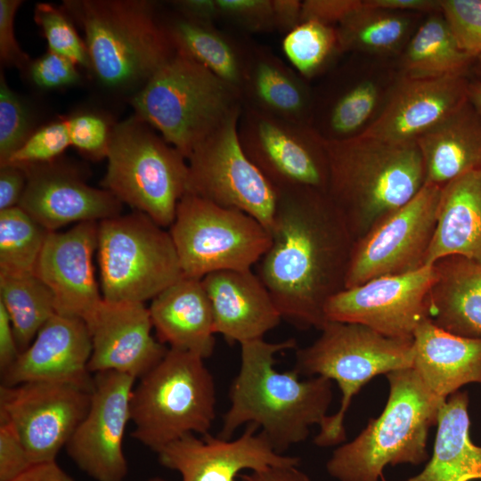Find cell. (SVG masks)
<instances>
[{
    "instance_id": "obj_50",
    "label": "cell",
    "mask_w": 481,
    "mask_h": 481,
    "mask_svg": "<svg viewBox=\"0 0 481 481\" xmlns=\"http://www.w3.org/2000/svg\"><path fill=\"white\" fill-rule=\"evenodd\" d=\"M171 4L178 16L192 21L214 24L220 20L216 0H177Z\"/></svg>"
},
{
    "instance_id": "obj_24",
    "label": "cell",
    "mask_w": 481,
    "mask_h": 481,
    "mask_svg": "<svg viewBox=\"0 0 481 481\" xmlns=\"http://www.w3.org/2000/svg\"><path fill=\"white\" fill-rule=\"evenodd\" d=\"M201 282L211 303L215 333L230 343L263 338L281 320L268 289L251 269L214 272Z\"/></svg>"
},
{
    "instance_id": "obj_7",
    "label": "cell",
    "mask_w": 481,
    "mask_h": 481,
    "mask_svg": "<svg viewBox=\"0 0 481 481\" xmlns=\"http://www.w3.org/2000/svg\"><path fill=\"white\" fill-rule=\"evenodd\" d=\"M134 387L132 436L158 452L190 434L208 435L216 417V389L204 359L168 348Z\"/></svg>"
},
{
    "instance_id": "obj_44",
    "label": "cell",
    "mask_w": 481,
    "mask_h": 481,
    "mask_svg": "<svg viewBox=\"0 0 481 481\" xmlns=\"http://www.w3.org/2000/svg\"><path fill=\"white\" fill-rule=\"evenodd\" d=\"M220 19L252 33L275 30L273 0H216Z\"/></svg>"
},
{
    "instance_id": "obj_28",
    "label": "cell",
    "mask_w": 481,
    "mask_h": 481,
    "mask_svg": "<svg viewBox=\"0 0 481 481\" xmlns=\"http://www.w3.org/2000/svg\"><path fill=\"white\" fill-rule=\"evenodd\" d=\"M451 256L481 262V168L441 187L426 265Z\"/></svg>"
},
{
    "instance_id": "obj_40",
    "label": "cell",
    "mask_w": 481,
    "mask_h": 481,
    "mask_svg": "<svg viewBox=\"0 0 481 481\" xmlns=\"http://www.w3.org/2000/svg\"><path fill=\"white\" fill-rule=\"evenodd\" d=\"M29 110L0 76V164L5 163L33 133Z\"/></svg>"
},
{
    "instance_id": "obj_3",
    "label": "cell",
    "mask_w": 481,
    "mask_h": 481,
    "mask_svg": "<svg viewBox=\"0 0 481 481\" xmlns=\"http://www.w3.org/2000/svg\"><path fill=\"white\" fill-rule=\"evenodd\" d=\"M324 145L329 171L326 194L355 241L409 202L425 184L416 142L390 143L356 135L324 139Z\"/></svg>"
},
{
    "instance_id": "obj_13",
    "label": "cell",
    "mask_w": 481,
    "mask_h": 481,
    "mask_svg": "<svg viewBox=\"0 0 481 481\" xmlns=\"http://www.w3.org/2000/svg\"><path fill=\"white\" fill-rule=\"evenodd\" d=\"M238 135L244 152L275 192L312 189L326 193L324 139L310 124L243 106Z\"/></svg>"
},
{
    "instance_id": "obj_32",
    "label": "cell",
    "mask_w": 481,
    "mask_h": 481,
    "mask_svg": "<svg viewBox=\"0 0 481 481\" xmlns=\"http://www.w3.org/2000/svg\"><path fill=\"white\" fill-rule=\"evenodd\" d=\"M167 27L176 52L200 63L240 94L250 45L214 24L195 22L178 15L167 21Z\"/></svg>"
},
{
    "instance_id": "obj_27",
    "label": "cell",
    "mask_w": 481,
    "mask_h": 481,
    "mask_svg": "<svg viewBox=\"0 0 481 481\" xmlns=\"http://www.w3.org/2000/svg\"><path fill=\"white\" fill-rule=\"evenodd\" d=\"M240 95L245 107L310 124L314 98L305 78L266 47L250 45Z\"/></svg>"
},
{
    "instance_id": "obj_20",
    "label": "cell",
    "mask_w": 481,
    "mask_h": 481,
    "mask_svg": "<svg viewBox=\"0 0 481 481\" xmlns=\"http://www.w3.org/2000/svg\"><path fill=\"white\" fill-rule=\"evenodd\" d=\"M97 241L98 222L48 232L35 273L52 291L56 313L86 322L102 301L94 267Z\"/></svg>"
},
{
    "instance_id": "obj_45",
    "label": "cell",
    "mask_w": 481,
    "mask_h": 481,
    "mask_svg": "<svg viewBox=\"0 0 481 481\" xmlns=\"http://www.w3.org/2000/svg\"><path fill=\"white\" fill-rule=\"evenodd\" d=\"M28 69L31 81L45 90L69 86L79 80L77 65L50 51L31 61Z\"/></svg>"
},
{
    "instance_id": "obj_11",
    "label": "cell",
    "mask_w": 481,
    "mask_h": 481,
    "mask_svg": "<svg viewBox=\"0 0 481 481\" xmlns=\"http://www.w3.org/2000/svg\"><path fill=\"white\" fill-rule=\"evenodd\" d=\"M183 275L202 279L222 270L251 269L269 249V231L256 218L186 192L169 227Z\"/></svg>"
},
{
    "instance_id": "obj_38",
    "label": "cell",
    "mask_w": 481,
    "mask_h": 481,
    "mask_svg": "<svg viewBox=\"0 0 481 481\" xmlns=\"http://www.w3.org/2000/svg\"><path fill=\"white\" fill-rule=\"evenodd\" d=\"M379 98V89L373 81L361 80L346 87L330 100L316 132L326 140L358 135L374 112Z\"/></svg>"
},
{
    "instance_id": "obj_31",
    "label": "cell",
    "mask_w": 481,
    "mask_h": 481,
    "mask_svg": "<svg viewBox=\"0 0 481 481\" xmlns=\"http://www.w3.org/2000/svg\"><path fill=\"white\" fill-rule=\"evenodd\" d=\"M468 408L465 392L457 391L445 400L439 410L430 460L421 472L404 481L481 480V446L471 441Z\"/></svg>"
},
{
    "instance_id": "obj_54",
    "label": "cell",
    "mask_w": 481,
    "mask_h": 481,
    "mask_svg": "<svg viewBox=\"0 0 481 481\" xmlns=\"http://www.w3.org/2000/svg\"><path fill=\"white\" fill-rule=\"evenodd\" d=\"M302 1L273 0L275 29L285 35L301 23Z\"/></svg>"
},
{
    "instance_id": "obj_57",
    "label": "cell",
    "mask_w": 481,
    "mask_h": 481,
    "mask_svg": "<svg viewBox=\"0 0 481 481\" xmlns=\"http://www.w3.org/2000/svg\"><path fill=\"white\" fill-rule=\"evenodd\" d=\"M146 481H167V480L159 477H154L149 478Z\"/></svg>"
},
{
    "instance_id": "obj_23",
    "label": "cell",
    "mask_w": 481,
    "mask_h": 481,
    "mask_svg": "<svg viewBox=\"0 0 481 481\" xmlns=\"http://www.w3.org/2000/svg\"><path fill=\"white\" fill-rule=\"evenodd\" d=\"M91 354L92 339L86 322L56 313L2 372L1 385L55 381L93 388L94 377L88 370Z\"/></svg>"
},
{
    "instance_id": "obj_9",
    "label": "cell",
    "mask_w": 481,
    "mask_h": 481,
    "mask_svg": "<svg viewBox=\"0 0 481 481\" xmlns=\"http://www.w3.org/2000/svg\"><path fill=\"white\" fill-rule=\"evenodd\" d=\"M106 159L103 189L159 226L170 227L188 192L186 158L135 115L113 126Z\"/></svg>"
},
{
    "instance_id": "obj_30",
    "label": "cell",
    "mask_w": 481,
    "mask_h": 481,
    "mask_svg": "<svg viewBox=\"0 0 481 481\" xmlns=\"http://www.w3.org/2000/svg\"><path fill=\"white\" fill-rule=\"evenodd\" d=\"M433 266L428 318L452 334L481 338V262L451 256Z\"/></svg>"
},
{
    "instance_id": "obj_8",
    "label": "cell",
    "mask_w": 481,
    "mask_h": 481,
    "mask_svg": "<svg viewBox=\"0 0 481 481\" xmlns=\"http://www.w3.org/2000/svg\"><path fill=\"white\" fill-rule=\"evenodd\" d=\"M319 338L296 354L299 375L335 380L342 397L338 412L320 425L314 444L320 447L346 440L344 420L353 397L380 374L412 368V339L386 337L356 323L327 322Z\"/></svg>"
},
{
    "instance_id": "obj_33",
    "label": "cell",
    "mask_w": 481,
    "mask_h": 481,
    "mask_svg": "<svg viewBox=\"0 0 481 481\" xmlns=\"http://www.w3.org/2000/svg\"><path fill=\"white\" fill-rule=\"evenodd\" d=\"M477 59L462 52L440 15H431L410 40L402 60L403 76L439 78L466 75Z\"/></svg>"
},
{
    "instance_id": "obj_47",
    "label": "cell",
    "mask_w": 481,
    "mask_h": 481,
    "mask_svg": "<svg viewBox=\"0 0 481 481\" xmlns=\"http://www.w3.org/2000/svg\"><path fill=\"white\" fill-rule=\"evenodd\" d=\"M21 3L20 0H0V58L7 66L26 69L31 61L16 41L13 25Z\"/></svg>"
},
{
    "instance_id": "obj_58",
    "label": "cell",
    "mask_w": 481,
    "mask_h": 481,
    "mask_svg": "<svg viewBox=\"0 0 481 481\" xmlns=\"http://www.w3.org/2000/svg\"><path fill=\"white\" fill-rule=\"evenodd\" d=\"M477 59H479L480 60V71H481V56L477 58Z\"/></svg>"
},
{
    "instance_id": "obj_48",
    "label": "cell",
    "mask_w": 481,
    "mask_h": 481,
    "mask_svg": "<svg viewBox=\"0 0 481 481\" xmlns=\"http://www.w3.org/2000/svg\"><path fill=\"white\" fill-rule=\"evenodd\" d=\"M363 5V0H305L302 1L301 22L315 20L338 26Z\"/></svg>"
},
{
    "instance_id": "obj_35",
    "label": "cell",
    "mask_w": 481,
    "mask_h": 481,
    "mask_svg": "<svg viewBox=\"0 0 481 481\" xmlns=\"http://www.w3.org/2000/svg\"><path fill=\"white\" fill-rule=\"evenodd\" d=\"M410 27L403 12L363 5L338 27L342 52L387 53L395 49Z\"/></svg>"
},
{
    "instance_id": "obj_51",
    "label": "cell",
    "mask_w": 481,
    "mask_h": 481,
    "mask_svg": "<svg viewBox=\"0 0 481 481\" xmlns=\"http://www.w3.org/2000/svg\"><path fill=\"white\" fill-rule=\"evenodd\" d=\"M11 319L4 306L0 303V369L7 370L20 355Z\"/></svg>"
},
{
    "instance_id": "obj_10",
    "label": "cell",
    "mask_w": 481,
    "mask_h": 481,
    "mask_svg": "<svg viewBox=\"0 0 481 481\" xmlns=\"http://www.w3.org/2000/svg\"><path fill=\"white\" fill-rule=\"evenodd\" d=\"M96 251L108 301L144 303L183 276L169 232L137 211L100 221Z\"/></svg>"
},
{
    "instance_id": "obj_26",
    "label": "cell",
    "mask_w": 481,
    "mask_h": 481,
    "mask_svg": "<svg viewBox=\"0 0 481 481\" xmlns=\"http://www.w3.org/2000/svg\"><path fill=\"white\" fill-rule=\"evenodd\" d=\"M149 311L159 340L168 348L203 359L212 355L214 317L201 279L181 277L151 300Z\"/></svg>"
},
{
    "instance_id": "obj_29",
    "label": "cell",
    "mask_w": 481,
    "mask_h": 481,
    "mask_svg": "<svg viewBox=\"0 0 481 481\" xmlns=\"http://www.w3.org/2000/svg\"><path fill=\"white\" fill-rule=\"evenodd\" d=\"M416 143L424 164L425 184L443 186L481 168V118L469 99Z\"/></svg>"
},
{
    "instance_id": "obj_16",
    "label": "cell",
    "mask_w": 481,
    "mask_h": 481,
    "mask_svg": "<svg viewBox=\"0 0 481 481\" xmlns=\"http://www.w3.org/2000/svg\"><path fill=\"white\" fill-rule=\"evenodd\" d=\"M435 278L434 266L425 265L344 289L327 302L326 321L361 324L386 337L412 339L417 327L428 319Z\"/></svg>"
},
{
    "instance_id": "obj_19",
    "label": "cell",
    "mask_w": 481,
    "mask_h": 481,
    "mask_svg": "<svg viewBox=\"0 0 481 481\" xmlns=\"http://www.w3.org/2000/svg\"><path fill=\"white\" fill-rule=\"evenodd\" d=\"M86 323L92 339L91 373L113 371L141 379L168 349L153 338L144 303L102 299Z\"/></svg>"
},
{
    "instance_id": "obj_41",
    "label": "cell",
    "mask_w": 481,
    "mask_h": 481,
    "mask_svg": "<svg viewBox=\"0 0 481 481\" xmlns=\"http://www.w3.org/2000/svg\"><path fill=\"white\" fill-rule=\"evenodd\" d=\"M70 145L66 118L61 119L34 131L4 164L29 166L53 162Z\"/></svg>"
},
{
    "instance_id": "obj_52",
    "label": "cell",
    "mask_w": 481,
    "mask_h": 481,
    "mask_svg": "<svg viewBox=\"0 0 481 481\" xmlns=\"http://www.w3.org/2000/svg\"><path fill=\"white\" fill-rule=\"evenodd\" d=\"M298 465L271 466L240 475L239 481H311Z\"/></svg>"
},
{
    "instance_id": "obj_42",
    "label": "cell",
    "mask_w": 481,
    "mask_h": 481,
    "mask_svg": "<svg viewBox=\"0 0 481 481\" xmlns=\"http://www.w3.org/2000/svg\"><path fill=\"white\" fill-rule=\"evenodd\" d=\"M441 12L460 49L481 56V0H441Z\"/></svg>"
},
{
    "instance_id": "obj_25",
    "label": "cell",
    "mask_w": 481,
    "mask_h": 481,
    "mask_svg": "<svg viewBox=\"0 0 481 481\" xmlns=\"http://www.w3.org/2000/svg\"><path fill=\"white\" fill-rule=\"evenodd\" d=\"M412 345V369L442 400L466 384L481 383V338L452 334L426 319L415 330Z\"/></svg>"
},
{
    "instance_id": "obj_2",
    "label": "cell",
    "mask_w": 481,
    "mask_h": 481,
    "mask_svg": "<svg viewBox=\"0 0 481 481\" xmlns=\"http://www.w3.org/2000/svg\"><path fill=\"white\" fill-rule=\"evenodd\" d=\"M296 346V340L271 343L263 338L240 344V366L231 390V405L223 418L220 438L231 439L243 424H254L281 453L305 441L314 425L328 416L331 380L316 376L306 380L293 369L274 368V355Z\"/></svg>"
},
{
    "instance_id": "obj_15",
    "label": "cell",
    "mask_w": 481,
    "mask_h": 481,
    "mask_svg": "<svg viewBox=\"0 0 481 481\" xmlns=\"http://www.w3.org/2000/svg\"><path fill=\"white\" fill-rule=\"evenodd\" d=\"M93 388L55 381L0 386V421L15 431L34 465L53 461L86 416Z\"/></svg>"
},
{
    "instance_id": "obj_34",
    "label": "cell",
    "mask_w": 481,
    "mask_h": 481,
    "mask_svg": "<svg viewBox=\"0 0 481 481\" xmlns=\"http://www.w3.org/2000/svg\"><path fill=\"white\" fill-rule=\"evenodd\" d=\"M0 303L9 314L20 353L56 314L52 291L33 273H0Z\"/></svg>"
},
{
    "instance_id": "obj_6",
    "label": "cell",
    "mask_w": 481,
    "mask_h": 481,
    "mask_svg": "<svg viewBox=\"0 0 481 481\" xmlns=\"http://www.w3.org/2000/svg\"><path fill=\"white\" fill-rule=\"evenodd\" d=\"M135 115L186 159L232 116L242 111L240 92L189 56L175 52L136 91Z\"/></svg>"
},
{
    "instance_id": "obj_37",
    "label": "cell",
    "mask_w": 481,
    "mask_h": 481,
    "mask_svg": "<svg viewBox=\"0 0 481 481\" xmlns=\"http://www.w3.org/2000/svg\"><path fill=\"white\" fill-rule=\"evenodd\" d=\"M284 55L305 79L323 71L342 53L337 27L306 20L287 33L281 43Z\"/></svg>"
},
{
    "instance_id": "obj_55",
    "label": "cell",
    "mask_w": 481,
    "mask_h": 481,
    "mask_svg": "<svg viewBox=\"0 0 481 481\" xmlns=\"http://www.w3.org/2000/svg\"><path fill=\"white\" fill-rule=\"evenodd\" d=\"M12 481H76L67 474L56 461L33 465Z\"/></svg>"
},
{
    "instance_id": "obj_43",
    "label": "cell",
    "mask_w": 481,
    "mask_h": 481,
    "mask_svg": "<svg viewBox=\"0 0 481 481\" xmlns=\"http://www.w3.org/2000/svg\"><path fill=\"white\" fill-rule=\"evenodd\" d=\"M70 144L92 159L107 157L112 127L104 118L82 112L66 118Z\"/></svg>"
},
{
    "instance_id": "obj_56",
    "label": "cell",
    "mask_w": 481,
    "mask_h": 481,
    "mask_svg": "<svg viewBox=\"0 0 481 481\" xmlns=\"http://www.w3.org/2000/svg\"><path fill=\"white\" fill-rule=\"evenodd\" d=\"M468 98L481 118V80L469 81Z\"/></svg>"
},
{
    "instance_id": "obj_46",
    "label": "cell",
    "mask_w": 481,
    "mask_h": 481,
    "mask_svg": "<svg viewBox=\"0 0 481 481\" xmlns=\"http://www.w3.org/2000/svg\"><path fill=\"white\" fill-rule=\"evenodd\" d=\"M33 465L13 428L0 421V481H12Z\"/></svg>"
},
{
    "instance_id": "obj_36",
    "label": "cell",
    "mask_w": 481,
    "mask_h": 481,
    "mask_svg": "<svg viewBox=\"0 0 481 481\" xmlns=\"http://www.w3.org/2000/svg\"><path fill=\"white\" fill-rule=\"evenodd\" d=\"M49 231L20 207L0 211V273H35Z\"/></svg>"
},
{
    "instance_id": "obj_1",
    "label": "cell",
    "mask_w": 481,
    "mask_h": 481,
    "mask_svg": "<svg viewBox=\"0 0 481 481\" xmlns=\"http://www.w3.org/2000/svg\"><path fill=\"white\" fill-rule=\"evenodd\" d=\"M276 195L272 242L257 274L281 318L321 330L327 302L345 289L355 240L325 192L298 189Z\"/></svg>"
},
{
    "instance_id": "obj_14",
    "label": "cell",
    "mask_w": 481,
    "mask_h": 481,
    "mask_svg": "<svg viewBox=\"0 0 481 481\" xmlns=\"http://www.w3.org/2000/svg\"><path fill=\"white\" fill-rule=\"evenodd\" d=\"M442 186L424 184L406 204L355 241L345 289L425 266Z\"/></svg>"
},
{
    "instance_id": "obj_49",
    "label": "cell",
    "mask_w": 481,
    "mask_h": 481,
    "mask_svg": "<svg viewBox=\"0 0 481 481\" xmlns=\"http://www.w3.org/2000/svg\"><path fill=\"white\" fill-rule=\"evenodd\" d=\"M27 184L23 166L0 165V211L18 207Z\"/></svg>"
},
{
    "instance_id": "obj_12",
    "label": "cell",
    "mask_w": 481,
    "mask_h": 481,
    "mask_svg": "<svg viewBox=\"0 0 481 481\" xmlns=\"http://www.w3.org/2000/svg\"><path fill=\"white\" fill-rule=\"evenodd\" d=\"M240 114L230 118L191 153L187 192L241 210L270 232L277 195L241 147L238 135Z\"/></svg>"
},
{
    "instance_id": "obj_5",
    "label": "cell",
    "mask_w": 481,
    "mask_h": 481,
    "mask_svg": "<svg viewBox=\"0 0 481 481\" xmlns=\"http://www.w3.org/2000/svg\"><path fill=\"white\" fill-rule=\"evenodd\" d=\"M389 393L380 415L326 463L338 481H379L387 465H419L428 459V431L445 400L433 395L412 368L387 373Z\"/></svg>"
},
{
    "instance_id": "obj_4",
    "label": "cell",
    "mask_w": 481,
    "mask_h": 481,
    "mask_svg": "<svg viewBox=\"0 0 481 481\" xmlns=\"http://www.w3.org/2000/svg\"><path fill=\"white\" fill-rule=\"evenodd\" d=\"M61 8L83 29L90 70L108 88L140 89L176 52L152 2L67 0Z\"/></svg>"
},
{
    "instance_id": "obj_22",
    "label": "cell",
    "mask_w": 481,
    "mask_h": 481,
    "mask_svg": "<svg viewBox=\"0 0 481 481\" xmlns=\"http://www.w3.org/2000/svg\"><path fill=\"white\" fill-rule=\"evenodd\" d=\"M467 75L401 77L378 117L358 135L390 143L416 142L468 101Z\"/></svg>"
},
{
    "instance_id": "obj_21",
    "label": "cell",
    "mask_w": 481,
    "mask_h": 481,
    "mask_svg": "<svg viewBox=\"0 0 481 481\" xmlns=\"http://www.w3.org/2000/svg\"><path fill=\"white\" fill-rule=\"evenodd\" d=\"M23 167L27 184L19 207L49 232L120 215L122 203L111 192L88 185L68 167L54 161Z\"/></svg>"
},
{
    "instance_id": "obj_17",
    "label": "cell",
    "mask_w": 481,
    "mask_h": 481,
    "mask_svg": "<svg viewBox=\"0 0 481 481\" xmlns=\"http://www.w3.org/2000/svg\"><path fill=\"white\" fill-rule=\"evenodd\" d=\"M135 380L118 371L96 372L89 409L65 446L74 463L96 481H123L127 475L122 443Z\"/></svg>"
},
{
    "instance_id": "obj_39",
    "label": "cell",
    "mask_w": 481,
    "mask_h": 481,
    "mask_svg": "<svg viewBox=\"0 0 481 481\" xmlns=\"http://www.w3.org/2000/svg\"><path fill=\"white\" fill-rule=\"evenodd\" d=\"M34 18L46 39L48 51L90 69L86 43L77 32L71 18L62 8L39 3L35 8Z\"/></svg>"
},
{
    "instance_id": "obj_53",
    "label": "cell",
    "mask_w": 481,
    "mask_h": 481,
    "mask_svg": "<svg viewBox=\"0 0 481 481\" xmlns=\"http://www.w3.org/2000/svg\"><path fill=\"white\" fill-rule=\"evenodd\" d=\"M366 6L387 11L405 12H441V0H363Z\"/></svg>"
},
{
    "instance_id": "obj_18",
    "label": "cell",
    "mask_w": 481,
    "mask_h": 481,
    "mask_svg": "<svg viewBox=\"0 0 481 481\" xmlns=\"http://www.w3.org/2000/svg\"><path fill=\"white\" fill-rule=\"evenodd\" d=\"M254 424L236 439L184 436L159 450V463L177 471L182 481H236L243 470L298 465L299 459L278 453Z\"/></svg>"
}]
</instances>
